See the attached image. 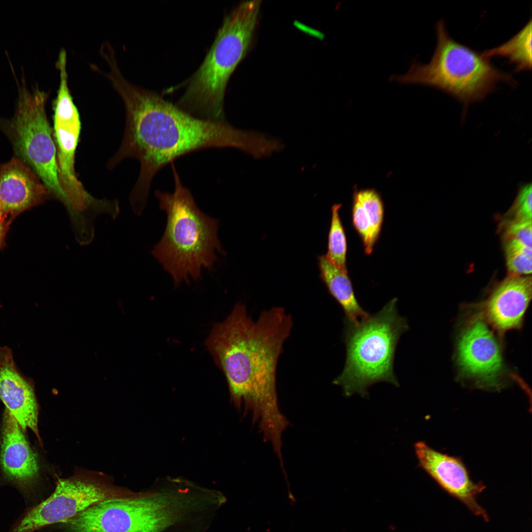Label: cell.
<instances>
[{"label": "cell", "mask_w": 532, "mask_h": 532, "mask_svg": "<svg viewBox=\"0 0 532 532\" xmlns=\"http://www.w3.org/2000/svg\"><path fill=\"white\" fill-rule=\"evenodd\" d=\"M0 399L23 431L29 428L39 438L38 412L33 386L17 367L11 349L1 345Z\"/></svg>", "instance_id": "5bb4252c"}, {"label": "cell", "mask_w": 532, "mask_h": 532, "mask_svg": "<svg viewBox=\"0 0 532 532\" xmlns=\"http://www.w3.org/2000/svg\"><path fill=\"white\" fill-rule=\"evenodd\" d=\"M60 85L54 103V131L58 149V174L66 197L65 205L71 222L78 224L90 219L94 202L77 179L74 170L75 152L80 130V121L68 86L66 58L58 59Z\"/></svg>", "instance_id": "30bf717a"}, {"label": "cell", "mask_w": 532, "mask_h": 532, "mask_svg": "<svg viewBox=\"0 0 532 532\" xmlns=\"http://www.w3.org/2000/svg\"><path fill=\"white\" fill-rule=\"evenodd\" d=\"M532 190L531 183L521 186L513 204L505 213L503 218L532 221Z\"/></svg>", "instance_id": "603a6c76"}, {"label": "cell", "mask_w": 532, "mask_h": 532, "mask_svg": "<svg viewBox=\"0 0 532 532\" xmlns=\"http://www.w3.org/2000/svg\"><path fill=\"white\" fill-rule=\"evenodd\" d=\"M532 277L511 274L479 304V314L500 333L519 328L532 298Z\"/></svg>", "instance_id": "4fadbf2b"}, {"label": "cell", "mask_w": 532, "mask_h": 532, "mask_svg": "<svg viewBox=\"0 0 532 532\" xmlns=\"http://www.w3.org/2000/svg\"><path fill=\"white\" fill-rule=\"evenodd\" d=\"M18 422L6 409L4 412L0 463L5 476L22 487L31 485L38 476L37 457Z\"/></svg>", "instance_id": "2e32d148"}, {"label": "cell", "mask_w": 532, "mask_h": 532, "mask_svg": "<svg viewBox=\"0 0 532 532\" xmlns=\"http://www.w3.org/2000/svg\"><path fill=\"white\" fill-rule=\"evenodd\" d=\"M137 493L100 477L74 475L60 479L53 494L27 509L9 532H34L48 525L63 523L100 502L131 498Z\"/></svg>", "instance_id": "9c48e42d"}, {"label": "cell", "mask_w": 532, "mask_h": 532, "mask_svg": "<svg viewBox=\"0 0 532 532\" xmlns=\"http://www.w3.org/2000/svg\"><path fill=\"white\" fill-rule=\"evenodd\" d=\"M354 195L361 203L370 225L376 242L379 236L384 218V205L380 195L373 189H364Z\"/></svg>", "instance_id": "44dd1931"}, {"label": "cell", "mask_w": 532, "mask_h": 532, "mask_svg": "<svg viewBox=\"0 0 532 532\" xmlns=\"http://www.w3.org/2000/svg\"><path fill=\"white\" fill-rule=\"evenodd\" d=\"M208 521L200 490L169 478L133 498L96 504L62 524L67 532H207Z\"/></svg>", "instance_id": "3957f363"}, {"label": "cell", "mask_w": 532, "mask_h": 532, "mask_svg": "<svg viewBox=\"0 0 532 532\" xmlns=\"http://www.w3.org/2000/svg\"><path fill=\"white\" fill-rule=\"evenodd\" d=\"M46 195L44 186L19 159L0 166V212L11 220L42 203Z\"/></svg>", "instance_id": "9a60e30c"}, {"label": "cell", "mask_w": 532, "mask_h": 532, "mask_svg": "<svg viewBox=\"0 0 532 532\" xmlns=\"http://www.w3.org/2000/svg\"><path fill=\"white\" fill-rule=\"evenodd\" d=\"M318 260L320 278L342 307L345 319L357 324L367 318L369 314L358 302L348 273L339 269L326 255L318 256Z\"/></svg>", "instance_id": "e0dca14e"}, {"label": "cell", "mask_w": 532, "mask_h": 532, "mask_svg": "<svg viewBox=\"0 0 532 532\" xmlns=\"http://www.w3.org/2000/svg\"><path fill=\"white\" fill-rule=\"evenodd\" d=\"M418 467L423 469L448 495L463 503L474 515L488 522L486 510L478 502L477 496L486 486L474 482L461 458L440 452L424 441L415 443Z\"/></svg>", "instance_id": "7c38bea8"}, {"label": "cell", "mask_w": 532, "mask_h": 532, "mask_svg": "<svg viewBox=\"0 0 532 532\" xmlns=\"http://www.w3.org/2000/svg\"><path fill=\"white\" fill-rule=\"evenodd\" d=\"M173 193L156 190L160 208L167 215L166 225L160 241L151 252L172 276L175 286L189 278L196 280L202 268L211 269L217 261L216 252L223 255L218 239V220L202 212L189 190L183 186L173 163Z\"/></svg>", "instance_id": "277c9868"}, {"label": "cell", "mask_w": 532, "mask_h": 532, "mask_svg": "<svg viewBox=\"0 0 532 532\" xmlns=\"http://www.w3.org/2000/svg\"><path fill=\"white\" fill-rule=\"evenodd\" d=\"M352 216L353 225L362 240L365 251L366 254H370L376 242L373 238L372 229L365 210L355 195Z\"/></svg>", "instance_id": "7402d4cb"}, {"label": "cell", "mask_w": 532, "mask_h": 532, "mask_svg": "<svg viewBox=\"0 0 532 532\" xmlns=\"http://www.w3.org/2000/svg\"><path fill=\"white\" fill-rule=\"evenodd\" d=\"M461 375L477 387L500 390L505 367L501 347L486 321L478 314L463 329L457 346Z\"/></svg>", "instance_id": "8fae6325"}, {"label": "cell", "mask_w": 532, "mask_h": 532, "mask_svg": "<svg viewBox=\"0 0 532 532\" xmlns=\"http://www.w3.org/2000/svg\"><path fill=\"white\" fill-rule=\"evenodd\" d=\"M397 301L392 299L357 324L344 318L345 362L332 383L341 387L345 397L358 394L366 398L368 388L381 382L399 386L394 369L395 356L400 336L409 327L398 313Z\"/></svg>", "instance_id": "8992f818"}, {"label": "cell", "mask_w": 532, "mask_h": 532, "mask_svg": "<svg viewBox=\"0 0 532 532\" xmlns=\"http://www.w3.org/2000/svg\"><path fill=\"white\" fill-rule=\"evenodd\" d=\"M508 274L527 276L532 273V248L516 240L502 237Z\"/></svg>", "instance_id": "ffe728a7"}, {"label": "cell", "mask_w": 532, "mask_h": 532, "mask_svg": "<svg viewBox=\"0 0 532 532\" xmlns=\"http://www.w3.org/2000/svg\"><path fill=\"white\" fill-rule=\"evenodd\" d=\"M502 237L519 241L532 248V221L503 218L500 223Z\"/></svg>", "instance_id": "cb8c5ba5"}, {"label": "cell", "mask_w": 532, "mask_h": 532, "mask_svg": "<svg viewBox=\"0 0 532 532\" xmlns=\"http://www.w3.org/2000/svg\"><path fill=\"white\" fill-rule=\"evenodd\" d=\"M108 79L123 100L126 112L123 140L109 165L114 166L128 157L139 161V175L130 196L135 211L144 210L156 174L180 157L213 147H232L249 154L256 147L254 131L237 129L226 120L194 116L157 94L131 84L119 70L112 71Z\"/></svg>", "instance_id": "6da1fadb"}, {"label": "cell", "mask_w": 532, "mask_h": 532, "mask_svg": "<svg viewBox=\"0 0 532 532\" xmlns=\"http://www.w3.org/2000/svg\"><path fill=\"white\" fill-rule=\"evenodd\" d=\"M435 29L437 44L430 62H413L406 74L393 75L391 80L439 89L466 107L483 100L501 81L516 84L510 74L498 69L482 53L453 39L443 20L437 22Z\"/></svg>", "instance_id": "52a82bcc"}, {"label": "cell", "mask_w": 532, "mask_h": 532, "mask_svg": "<svg viewBox=\"0 0 532 532\" xmlns=\"http://www.w3.org/2000/svg\"><path fill=\"white\" fill-rule=\"evenodd\" d=\"M47 95L23 88L11 131L17 151L35 171L47 189L65 204L58 174L56 148L46 112Z\"/></svg>", "instance_id": "ba28073f"}, {"label": "cell", "mask_w": 532, "mask_h": 532, "mask_svg": "<svg viewBox=\"0 0 532 532\" xmlns=\"http://www.w3.org/2000/svg\"><path fill=\"white\" fill-rule=\"evenodd\" d=\"M12 220L0 212V250L5 245V238Z\"/></svg>", "instance_id": "d4e9b609"}, {"label": "cell", "mask_w": 532, "mask_h": 532, "mask_svg": "<svg viewBox=\"0 0 532 532\" xmlns=\"http://www.w3.org/2000/svg\"><path fill=\"white\" fill-rule=\"evenodd\" d=\"M261 2L243 1L226 17L177 106L198 118L226 120L224 100L226 85L251 44Z\"/></svg>", "instance_id": "5b68a950"}, {"label": "cell", "mask_w": 532, "mask_h": 532, "mask_svg": "<svg viewBox=\"0 0 532 532\" xmlns=\"http://www.w3.org/2000/svg\"><path fill=\"white\" fill-rule=\"evenodd\" d=\"M341 207V204H335L332 207L328 251L326 256L339 269L348 273L346 266L347 244L345 232L339 215Z\"/></svg>", "instance_id": "d6986e66"}, {"label": "cell", "mask_w": 532, "mask_h": 532, "mask_svg": "<svg viewBox=\"0 0 532 532\" xmlns=\"http://www.w3.org/2000/svg\"><path fill=\"white\" fill-rule=\"evenodd\" d=\"M485 57L497 56L508 59L515 72L532 69V20L504 43L482 52Z\"/></svg>", "instance_id": "ac0fdd59"}, {"label": "cell", "mask_w": 532, "mask_h": 532, "mask_svg": "<svg viewBox=\"0 0 532 532\" xmlns=\"http://www.w3.org/2000/svg\"><path fill=\"white\" fill-rule=\"evenodd\" d=\"M293 325L283 307L265 310L254 320L239 302L226 320L214 325L205 341L226 377L232 402L252 414L264 441L273 448L282 445L290 424L279 407L276 371Z\"/></svg>", "instance_id": "7a4b0ae2"}]
</instances>
